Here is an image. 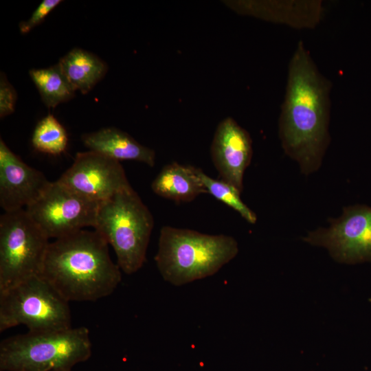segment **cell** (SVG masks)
I'll return each mask as SVG.
<instances>
[{
  "instance_id": "cell-11",
  "label": "cell",
  "mask_w": 371,
  "mask_h": 371,
  "mask_svg": "<svg viewBox=\"0 0 371 371\" xmlns=\"http://www.w3.org/2000/svg\"><path fill=\"white\" fill-rule=\"evenodd\" d=\"M43 172L25 164L0 139V205L4 212L26 209L49 186Z\"/></svg>"
},
{
  "instance_id": "cell-12",
  "label": "cell",
  "mask_w": 371,
  "mask_h": 371,
  "mask_svg": "<svg viewBox=\"0 0 371 371\" xmlns=\"http://www.w3.org/2000/svg\"><path fill=\"white\" fill-rule=\"evenodd\" d=\"M210 153L222 180L242 192L244 173L253 154L249 133L233 118L226 117L217 126Z\"/></svg>"
},
{
  "instance_id": "cell-8",
  "label": "cell",
  "mask_w": 371,
  "mask_h": 371,
  "mask_svg": "<svg viewBox=\"0 0 371 371\" xmlns=\"http://www.w3.org/2000/svg\"><path fill=\"white\" fill-rule=\"evenodd\" d=\"M99 203L56 180L25 210L49 238L56 239L93 227Z\"/></svg>"
},
{
  "instance_id": "cell-1",
  "label": "cell",
  "mask_w": 371,
  "mask_h": 371,
  "mask_svg": "<svg viewBox=\"0 0 371 371\" xmlns=\"http://www.w3.org/2000/svg\"><path fill=\"white\" fill-rule=\"evenodd\" d=\"M331 88L304 43L298 42L288 65L278 125L284 152L306 175L319 167L330 142Z\"/></svg>"
},
{
  "instance_id": "cell-14",
  "label": "cell",
  "mask_w": 371,
  "mask_h": 371,
  "mask_svg": "<svg viewBox=\"0 0 371 371\" xmlns=\"http://www.w3.org/2000/svg\"><path fill=\"white\" fill-rule=\"evenodd\" d=\"M81 139L90 150L116 161H137L150 167L155 164L156 154L153 149L139 144L129 134L115 127L85 133Z\"/></svg>"
},
{
  "instance_id": "cell-10",
  "label": "cell",
  "mask_w": 371,
  "mask_h": 371,
  "mask_svg": "<svg viewBox=\"0 0 371 371\" xmlns=\"http://www.w3.org/2000/svg\"><path fill=\"white\" fill-rule=\"evenodd\" d=\"M57 181L98 203L131 187L120 161L92 150L78 153Z\"/></svg>"
},
{
  "instance_id": "cell-7",
  "label": "cell",
  "mask_w": 371,
  "mask_h": 371,
  "mask_svg": "<svg viewBox=\"0 0 371 371\" xmlns=\"http://www.w3.org/2000/svg\"><path fill=\"white\" fill-rule=\"evenodd\" d=\"M49 238L25 209L0 217V292L41 276Z\"/></svg>"
},
{
  "instance_id": "cell-19",
  "label": "cell",
  "mask_w": 371,
  "mask_h": 371,
  "mask_svg": "<svg viewBox=\"0 0 371 371\" xmlns=\"http://www.w3.org/2000/svg\"><path fill=\"white\" fill-rule=\"evenodd\" d=\"M196 171L207 193L236 211L248 223L256 222V214L243 203L238 189L223 180L210 177L200 168H196Z\"/></svg>"
},
{
  "instance_id": "cell-17",
  "label": "cell",
  "mask_w": 371,
  "mask_h": 371,
  "mask_svg": "<svg viewBox=\"0 0 371 371\" xmlns=\"http://www.w3.org/2000/svg\"><path fill=\"white\" fill-rule=\"evenodd\" d=\"M29 74L48 108H55L75 96L76 91L58 63L47 68L31 69Z\"/></svg>"
},
{
  "instance_id": "cell-4",
  "label": "cell",
  "mask_w": 371,
  "mask_h": 371,
  "mask_svg": "<svg viewBox=\"0 0 371 371\" xmlns=\"http://www.w3.org/2000/svg\"><path fill=\"white\" fill-rule=\"evenodd\" d=\"M91 341L86 327L28 331L0 344L1 371H51L87 361Z\"/></svg>"
},
{
  "instance_id": "cell-15",
  "label": "cell",
  "mask_w": 371,
  "mask_h": 371,
  "mask_svg": "<svg viewBox=\"0 0 371 371\" xmlns=\"http://www.w3.org/2000/svg\"><path fill=\"white\" fill-rule=\"evenodd\" d=\"M158 196L175 202H190L201 194L207 193L198 176L196 168L177 162L164 166L151 183Z\"/></svg>"
},
{
  "instance_id": "cell-2",
  "label": "cell",
  "mask_w": 371,
  "mask_h": 371,
  "mask_svg": "<svg viewBox=\"0 0 371 371\" xmlns=\"http://www.w3.org/2000/svg\"><path fill=\"white\" fill-rule=\"evenodd\" d=\"M120 270L104 237L83 229L49 243L41 276L69 302H93L115 290Z\"/></svg>"
},
{
  "instance_id": "cell-3",
  "label": "cell",
  "mask_w": 371,
  "mask_h": 371,
  "mask_svg": "<svg viewBox=\"0 0 371 371\" xmlns=\"http://www.w3.org/2000/svg\"><path fill=\"white\" fill-rule=\"evenodd\" d=\"M238 252L232 236L164 226L155 260L164 280L181 286L215 274Z\"/></svg>"
},
{
  "instance_id": "cell-22",
  "label": "cell",
  "mask_w": 371,
  "mask_h": 371,
  "mask_svg": "<svg viewBox=\"0 0 371 371\" xmlns=\"http://www.w3.org/2000/svg\"><path fill=\"white\" fill-rule=\"evenodd\" d=\"M51 371H71V369H67V368H60V369H56Z\"/></svg>"
},
{
  "instance_id": "cell-21",
  "label": "cell",
  "mask_w": 371,
  "mask_h": 371,
  "mask_svg": "<svg viewBox=\"0 0 371 371\" xmlns=\"http://www.w3.org/2000/svg\"><path fill=\"white\" fill-rule=\"evenodd\" d=\"M17 94L5 74L0 76V117L3 118L14 112Z\"/></svg>"
},
{
  "instance_id": "cell-16",
  "label": "cell",
  "mask_w": 371,
  "mask_h": 371,
  "mask_svg": "<svg viewBox=\"0 0 371 371\" xmlns=\"http://www.w3.org/2000/svg\"><path fill=\"white\" fill-rule=\"evenodd\" d=\"M75 91L89 92L106 75L108 65L95 54L74 48L58 63Z\"/></svg>"
},
{
  "instance_id": "cell-6",
  "label": "cell",
  "mask_w": 371,
  "mask_h": 371,
  "mask_svg": "<svg viewBox=\"0 0 371 371\" xmlns=\"http://www.w3.org/2000/svg\"><path fill=\"white\" fill-rule=\"evenodd\" d=\"M67 301L42 276L0 292V331L24 325L29 331L71 328Z\"/></svg>"
},
{
  "instance_id": "cell-9",
  "label": "cell",
  "mask_w": 371,
  "mask_h": 371,
  "mask_svg": "<svg viewBox=\"0 0 371 371\" xmlns=\"http://www.w3.org/2000/svg\"><path fill=\"white\" fill-rule=\"evenodd\" d=\"M304 240L326 248L341 263L371 262V207H345L340 217L331 220L329 227L309 232Z\"/></svg>"
},
{
  "instance_id": "cell-13",
  "label": "cell",
  "mask_w": 371,
  "mask_h": 371,
  "mask_svg": "<svg viewBox=\"0 0 371 371\" xmlns=\"http://www.w3.org/2000/svg\"><path fill=\"white\" fill-rule=\"evenodd\" d=\"M236 13L295 29H313L323 20L325 8L319 0L225 1Z\"/></svg>"
},
{
  "instance_id": "cell-20",
  "label": "cell",
  "mask_w": 371,
  "mask_h": 371,
  "mask_svg": "<svg viewBox=\"0 0 371 371\" xmlns=\"http://www.w3.org/2000/svg\"><path fill=\"white\" fill-rule=\"evenodd\" d=\"M61 0H43L36 8L28 20L19 23V27L22 34L30 32L38 25L45 17L60 3Z\"/></svg>"
},
{
  "instance_id": "cell-18",
  "label": "cell",
  "mask_w": 371,
  "mask_h": 371,
  "mask_svg": "<svg viewBox=\"0 0 371 371\" xmlns=\"http://www.w3.org/2000/svg\"><path fill=\"white\" fill-rule=\"evenodd\" d=\"M32 144L41 153L58 155L65 151L68 136L58 120L53 115L48 114L37 123L32 133Z\"/></svg>"
},
{
  "instance_id": "cell-5",
  "label": "cell",
  "mask_w": 371,
  "mask_h": 371,
  "mask_svg": "<svg viewBox=\"0 0 371 371\" xmlns=\"http://www.w3.org/2000/svg\"><path fill=\"white\" fill-rule=\"evenodd\" d=\"M153 226L150 211L131 187L99 203L93 228L113 248L120 269L132 274L146 260Z\"/></svg>"
}]
</instances>
